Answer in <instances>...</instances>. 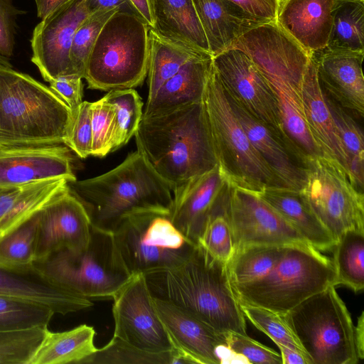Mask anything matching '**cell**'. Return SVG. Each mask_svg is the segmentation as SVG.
I'll list each match as a JSON object with an SVG mask.
<instances>
[{
	"label": "cell",
	"instance_id": "6da1fadb",
	"mask_svg": "<svg viewBox=\"0 0 364 364\" xmlns=\"http://www.w3.org/2000/svg\"><path fill=\"white\" fill-rule=\"evenodd\" d=\"M134 136L173 193L218 165L203 100L142 117Z\"/></svg>",
	"mask_w": 364,
	"mask_h": 364
},
{
	"label": "cell",
	"instance_id": "7a4b0ae2",
	"mask_svg": "<svg viewBox=\"0 0 364 364\" xmlns=\"http://www.w3.org/2000/svg\"><path fill=\"white\" fill-rule=\"evenodd\" d=\"M144 274L153 297L174 304L220 333L247 334L227 263L200 246L183 264Z\"/></svg>",
	"mask_w": 364,
	"mask_h": 364
},
{
	"label": "cell",
	"instance_id": "3957f363",
	"mask_svg": "<svg viewBox=\"0 0 364 364\" xmlns=\"http://www.w3.org/2000/svg\"><path fill=\"white\" fill-rule=\"evenodd\" d=\"M68 186L85 208L92 226L112 233L136 214L170 215L173 202L169 186L138 151L113 169Z\"/></svg>",
	"mask_w": 364,
	"mask_h": 364
},
{
	"label": "cell",
	"instance_id": "277c9868",
	"mask_svg": "<svg viewBox=\"0 0 364 364\" xmlns=\"http://www.w3.org/2000/svg\"><path fill=\"white\" fill-rule=\"evenodd\" d=\"M72 115L49 86L0 64V149L65 145Z\"/></svg>",
	"mask_w": 364,
	"mask_h": 364
},
{
	"label": "cell",
	"instance_id": "5b68a950",
	"mask_svg": "<svg viewBox=\"0 0 364 364\" xmlns=\"http://www.w3.org/2000/svg\"><path fill=\"white\" fill-rule=\"evenodd\" d=\"M33 271L50 284L90 300L112 299L131 277L113 234L94 227L86 245L61 249L35 260Z\"/></svg>",
	"mask_w": 364,
	"mask_h": 364
},
{
	"label": "cell",
	"instance_id": "8992f818",
	"mask_svg": "<svg viewBox=\"0 0 364 364\" xmlns=\"http://www.w3.org/2000/svg\"><path fill=\"white\" fill-rule=\"evenodd\" d=\"M330 286L336 287L332 260L309 244H297L287 246L262 278L232 287L238 301L285 314Z\"/></svg>",
	"mask_w": 364,
	"mask_h": 364
},
{
	"label": "cell",
	"instance_id": "52a82bcc",
	"mask_svg": "<svg viewBox=\"0 0 364 364\" xmlns=\"http://www.w3.org/2000/svg\"><path fill=\"white\" fill-rule=\"evenodd\" d=\"M203 102L218 164L228 184L255 194L267 188L284 187L249 140L213 64Z\"/></svg>",
	"mask_w": 364,
	"mask_h": 364
},
{
	"label": "cell",
	"instance_id": "ba28073f",
	"mask_svg": "<svg viewBox=\"0 0 364 364\" xmlns=\"http://www.w3.org/2000/svg\"><path fill=\"white\" fill-rule=\"evenodd\" d=\"M149 29L135 14L114 13L88 56L84 78L89 88L110 91L141 85L147 75Z\"/></svg>",
	"mask_w": 364,
	"mask_h": 364
},
{
	"label": "cell",
	"instance_id": "9c48e42d",
	"mask_svg": "<svg viewBox=\"0 0 364 364\" xmlns=\"http://www.w3.org/2000/svg\"><path fill=\"white\" fill-rule=\"evenodd\" d=\"M283 315L309 364L359 361L355 326L334 286L311 296Z\"/></svg>",
	"mask_w": 364,
	"mask_h": 364
},
{
	"label": "cell",
	"instance_id": "30bf717a",
	"mask_svg": "<svg viewBox=\"0 0 364 364\" xmlns=\"http://www.w3.org/2000/svg\"><path fill=\"white\" fill-rule=\"evenodd\" d=\"M112 234L131 275L177 267L188 260L197 247L176 228L169 215L159 213L132 215Z\"/></svg>",
	"mask_w": 364,
	"mask_h": 364
},
{
	"label": "cell",
	"instance_id": "8fae6325",
	"mask_svg": "<svg viewBox=\"0 0 364 364\" xmlns=\"http://www.w3.org/2000/svg\"><path fill=\"white\" fill-rule=\"evenodd\" d=\"M311 55L299 47L253 63L274 95L287 144L304 166L309 159L323 156L308 129L302 105V80Z\"/></svg>",
	"mask_w": 364,
	"mask_h": 364
},
{
	"label": "cell",
	"instance_id": "7c38bea8",
	"mask_svg": "<svg viewBox=\"0 0 364 364\" xmlns=\"http://www.w3.org/2000/svg\"><path fill=\"white\" fill-rule=\"evenodd\" d=\"M306 184L300 192L335 240L346 231L364 230V196L346 171L324 156L305 163Z\"/></svg>",
	"mask_w": 364,
	"mask_h": 364
},
{
	"label": "cell",
	"instance_id": "4fadbf2b",
	"mask_svg": "<svg viewBox=\"0 0 364 364\" xmlns=\"http://www.w3.org/2000/svg\"><path fill=\"white\" fill-rule=\"evenodd\" d=\"M112 299L113 337L145 353L173 352L171 338L156 311L143 273L132 274Z\"/></svg>",
	"mask_w": 364,
	"mask_h": 364
},
{
	"label": "cell",
	"instance_id": "5bb4252c",
	"mask_svg": "<svg viewBox=\"0 0 364 364\" xmlns=\"http://www.w3.org/2000/svg\"><path fill=\"white\" fill-rule=\"evenodd\" d=\"M213 65L227 95L288 146L274 95L251 59L230 48L213 56Z\"/></svg>",
	"mask_w": 364,
	"mask_h": 364
},
{
	"label": "cell",
	"instance_id": "9a60e30c",
	"mask_svg": "<svg viewBox=\"0 0 364 364\" xmlns=\"http://www.w3.org/2000/svg\"><path fill=\"white\" fill-rule=\"evenodd\" d=\"M226 215L235 250L248 245L308 244L289 223L257 194L229 186Z\"/></svg>",
	"mask_w": 364,
	"mask_h": 364
},
{
	"label": "cell",
	"instance_id": "2e32d148",
	"mask_svg": "<svg viewBox=\"0 0 364 364\" xmlns=\"http://www.w3.org/2000/svg\"><path fill=\"white\" fill-rule=\"evenodd\" d=\"M90 14L86 0H70L35 27L31 40V61L45 81L74 75L69 56L72 41L79 26Z\"/></svg>",
	"mask_w": 364,
	"mask_h": 364
},
{
	"label": "cell",
	"instance_id": "e0dca14e",
	"mask_svg": "<svg viewBox=\"0 0 364 364\" xmlns=\"http://www.w3.org/2000/svg\"><path fill=\"white\" fill-rule=\"evenodd\" d=\"M36 260L64 248L86 245L92 224L81 201L68 184L38 210Z\"/></svg>",
	"mask_w": 364,
	"mask_h": 364
},
{
	"label": "cell",
	"instance_id": "ac0fdd59",
	"mask_svg": "<svg viewBox=\"0 0 364 364\" xmlns=\"http://www.w3.org/2000/svg\"><path fill=\"white\" fill-rule=\"evenodd\" d=\"M152 301L171 338L177 363H222L226 334L168 301L153 296Z\"/></svg>",
	"mask_w": 364,
	"mask_h": 364
},
{
	"label": "cell",
	"instance_id": "d6986e66",
	"mask_svg": "<svg viewBox=\"0 0 364 364\" xmlns=\"http://www.w3.org/2000/svg\"><path fill=\"white\" fill-rule=\"evenodd\" d=\"M228 194L229 185L218 165L173 193L170 219L186 238L197 245L209 218L226 213Z\"/></svg>",
	"mask_w": 364,
	"mask_h": 364
},
{
	"label": "cell",
	"instance_id": "ffe728a7",
	"mask_svg": "<svg viewBox=\"0 0 364 364\" xmlns=\"http://www.w3.org/2000/svg\"><path fill=\"white\" fill-rule=\"evenodd\" d=\"M65 178L75 181L73 157L65 145L0 149V189Z\"/></svg>",
	"mask_w": 364,
	"mask_h": 364
},
{
	"label": "cell",
	"instance_id": "44dd1931",
	"mask_svg": "<svg viewBox=\"0 0 364 364\" xmlns=\"http://www.w3.org/2000/svg\"><path fill=\"white\" fill-rule=\"evenodd\" d=\"M323 92L338 105L361 118L364 115V52L332 51L312 53Z\"/></svg>",
	"mask_w": 364,
	"mask_h": 364
},
{
	"label": "cell",
	"instance_id": "7402d4cb",
	"mask_svg": "<svg viewBox=\"0 0 364 364\" xmlns=\"http://www.w3.org/2000/svg\"><path fill=\"white\" fill-rule=\"evenodd\" d=\"M225 95L249 140L271 171L285 188L301 191L306 181L302 162L278 135Z\"/></svg>",
	"mask_w": 364,
	"mask_h": 364
},
{
	"label": "cell",
	"instance_id": "603a6c76",
	"mask_svg": "<svg viewBox=\"0 0 364 364\" xmlns=\"http://www.w3.org/2000/svg\"><path fill=\"white\" fill-rule=\"evenodd\" d=\"M335 0H281L275 22L306 51L326 48Z\"/></svg>",
	"mask_w": 364,
	"mask_h": 364
},
{
	"label": "cell",
	"instance_id": "cb8c5ba5",
	"mask_svg": "<svg viewBox=\"0 0 364 364\" xmlns=\"http://www.w3.org/2000/svg\"><path fill=\"white\" fill-rule=\"evenodd\" d=\"M301 95L305 121L314 141L324 156L338 163L350 176L347 156L320 85L313 54L304 74Z\"/></svg>",
	"mask_w": 364,
	"mask_h": 364
},
{
	"label": "cell",
	"instance_id": "d4e9b609",
	"mask_svg": "<svg viewBox=\"0 0 364 364\" xmlns=\"http://www.w3.org/2000/svg\"><path fill=\"white\" fill-rule=\"evenodd\" d=\"M212 56L230 49L243 33L267 23L230 0H192Z\"/></svg>",
	"mask_w": 364,
	"mask_h": 364
},
{
	"label": "cell",
	"instance_id": "484cf974",
	"mask_svg": "<svg viewBox=\"0 0 364 364\" xmlns=\"http://www.w3.org/2000/svg\"><path fill=\"white\" fill-rule=\"evenodd\" d=\"M212 64V55L205 53L183 65L146 101L142 117L202 101Z\"/></svg>",
	"mask_w": 364,
	"mask_h": 364
},
{
	"label": "cell",
	"instance_id": "4316f807",
	"mask_svg": "<svg viewBox=\"0 0 364 364\" xmlns=\"http://www.w3.org/2000/svg\"><path fill=\"white\" fill-rule=\"evenodd\" d=\"M272 207L317 250H333L336 240L314 213L299 191L270 187L257 194Z\"/></svg>",
	"mask_w": 364,
	"mask_h": 364
},
{
	"label": "cell",
	"instance_id": "83f0119b",
	"mask_svg": "<svg viewBox=\"0 0 364 364\" xmlns=\"http://www.w3.org/2000/svg\"><path fill=\"white\" fill-rule=\"evenodd\" d=\"M0 294L33 301L65 315L90 308L91 300L43 280L34 272H19L0 267Z\"/></svg>",
	"mask_w": 364,
	"mask_h": 364
},
{
	"label": "cell",
	"instance_id": "f1b7e54d",
	"mask_svg": "<svg viewBox=\"0 0 364 364\" xmlns=\"http://www.w3.org/2000/svg\"><path fill=\"white\" fill-rule=\"evenodd\" d=\"M158 34L196 50L210 53L192 0H153Z\"/></svg>",
	"mask_w": 364,
	"mask_h": 364
},
{
	"label": "cell",
	"instance_id": "f546056e",
	"mask_svg": "<svg viewBox=\"0 0 364 364\" xmlns=\"http://www.w3.org/2000/svg\"><path fill=\"white\" fill-rule=\"evenodd\" d=\"M68 183L53 178L0 189V237L37 213Z\"/></svg>",
	"mask_w": 364,
	"mask_h": 364
},
{
	"label": "cell",
	"instance_id": "4dcf8cb0",
	"mask_svg": "<svg viewBox=\"0 0 364 364\" xmlns=\"http://www.w3.org/2000/svg\"><path fill=\"white\" fill-rule=\"evenodd\" d=\"M205 53H208L160 36L149 28L147 68L149 91L146 101L151 100L160 87L183 65Z\"/></svg>",
	"mask_w": 364,
	"mask_h": 364
},
{
	"label": "cell",
	"instance_id": "1f68e13d",
	"mask_svg": "<svg viewBox=\"0 0 364 364\" xmlns=\"http://www.w3.org/2000/svg\"><path fill=\"white\" fill-rule=\"evenodd\" d=\"M93 327L80 325L71 330L48 331L31 364L79 363L97 350Z\"/></svg>",
	"mask_w": 364,
	"mask_h": 364
},
{
	"label": "cell",
	"instance_id": "d6a6232c",
	"mask_svg": "<svg viewBox=\"0 0 364 364\" xmlns=\"http://www.w3.org/2000/svg\"><path fill=\"white\" fill-rule=\"evenodd\" d=\"M332 24L325 49L364 52V1L335 0Z\"/></svg>",
	"mask_w": 364,
	"mask_h": 364
},
{
	"label": "cell",
	"instance_id": "836d02e7",
	"mask_svg": "<svg viewBox=\"0 0 364 364\" xmlns=\"http://www.w3.org/2000/svg\"><path fill=\"white\" fill-rule=\"evenodd\" d=\"M332 263L336 272V287L343 285L358 292L364 288V230L343 232L333 248Z\"/></svg>",
	"mask_w": 364,
	"mask_h": 364
},
{
	"label": "cell",
	"instance_id": "e575fe53",
	"mask_svg": "<svg viewBox=\"0 0 364 364\" xmlns=\"http://www.w3.org/2000/svg\"><path fill=\"white\" fill-rule=\"evenodd\" d=\"M287 246L248 245L235 250L227 262L232 285H241L267 275L282 257Z\"/></svg>",
	"mask_w": 364,
	"mask_h": 364
},
{
	"label": "cell",
	"instance_id": "d590c367",
	"mask_svg": "<svg viewBox=\"0 0 364 364\" xmlns=\"http://www.w3.org/2000/svg\"><path fill=\"white\" fill-rule=\"evenodd\" d=\"M38 213L0 237V267L23 273L33 272Z\"/></svg>",
	"mask_w": 364,
	"mask_h": 364
},
{
	"label": "cell",
	"instance_id": "8d00e7d4",
	"mask_svg": "<svg viewBox=\"0 0 364 364\" xmlns=\"http://www.w3.org/2000/svg\"><path fill=\"white\" fill-rule=\"evenodd\" d=\"M323 94L347 156L351 181L363 192L364 140L362 129L350 112L338 105L324 92Z\"/></svg>",
	"mask_w": 364,
	"mask_h": 364
},
{
	"label": "cell",
	"instance_id": "74e56055",
	"mask_svg": "<svg viewBox=\"0 0 364 364\" xmlns=\"http://www.w3.org/2000/svg\"><path fill=\"white\" fill-rule=\"evenodd\" d=\"M55 312L26 299L0 294V331L48 326Z\"/></svg>",
	"mask_w": 364,
	"mask_h": 364
},
{
	"label": "cell",
	"instance_id": "f35d334b",
	"mask_svg": "<svg viewBox=\"0 0 364 364\" xmlns=\"http://www.w3.org/2000/svg\"><path fill=\"white\" fill-rule=\"evenodd\" d=\"M104 97L114 106L116 112L115 151L134 136L142 119L143 102L133 88L110 90Z\"/></svg>",
	"mask_w": 364,
	"mask_h": 364
},
{
	"label": "cell",
	"instance_id": "ab89813d",
	"mask_svg": "<svg viewBox=\"0 0 364 364\" xmlns=\"http://www.w3.org/2000/svg\"><path fill=\"white\" fill-rule=\"evenodd\" d=\"M48 326L0 331V363L31 364Z\"/></svg>",
	"mask_w": 364,
	"mask_h": 364
},
{
	"label": "cell",
	"instance_id": "60d3db41",
	"mask_svg": "<svg viewBox=\"0 0 364 364\" xmlns=\"http://www.w3.org/2000/svg\"><path fill=\"white\" fill-rule=\"evenodd\" d=\"M117 9L100 10L90 14L79 26L72 41L70 60L73 75L84 78L86 63L97 36Z\"/></svg>",
	"mask_w": 364,
	"mask_h": 364
},
{
	"label": "cell",
	"instance_id": "b9f144b4",
	"mask_svg": "<svg viewBox=\"0 0 364 364\" xmlns=\"http://www.w3.org/2000/svg\"><path fill=\"white\" fill-rule=\"evenodd\" d=\"M82 363H112V364H174L176 360L172 353L151 354L141 351L112 337L103 348L96 350L90 356L81 361Z\"/></svg>",
	"mask_w": 364,
	"mask_h": 364
},
{
	"label": "cell",
	"instance_id": "7bdbcfd3",
	"mask_svg": "<svg viewBox=\"0 0 364 364\" xmlns=\"http://www.w3.org/2000/svg\"><path fill=\"white\" fill-rule=\"evenodd\" d=\"M238 301L245 317L256 328L267 335L276 344L284 345L305 355L283 314L263 307Z\"/></svg>",
	"mask_w": 364,
	"mask_h": 364
},
{
	"label": "cell",
	"instance_id": "ee69618b",
	"mask_svg": "<svg viewBox=\"0 0 364 364\" xmlns=\"http://www.w3.org/2000/svg\"><path fill=\"white\" fill-rule=\"evenodd\" d=\"M92 133V155L103 157L114 151L116 134V112L105 98L91 102Z\"/></svg>",
	"mask_w": 364,
	"mask_h": 364
},
{
	"label": "cell",
	"instance_id": "f6af8a7d",
	"mask_svg": "<svg viewBox=\"0 0 364 364\" xmlns=\"http://www.w3.org/2000/svg\"><path fill=\"white\" fill-rule=\"evenodd\" d=\"M215 259L228 262L235 252L232 230L226 213L214 215L206 223L197 242Z\"/></svg>",
	"mask_w": 364,
	"mask_h": 364
},
{
	"label": "cell",
	"instance_id": "bcb514c9",
	"mask_svg": "<svg viewBox=\"0 0 364 364\" xmlns=\"http://www.w3.org/2000/svg\"><path fill=\"white\" fill-rule=\"evenodd\" d=\"M91 102H82L72 112V120L65 146L80 158L92 155V133L91 126Z\"/></svg>",
	"mask_w": 364,
	"mask_h": 364
},
{
	"label": "cell",
	"instance_id": "7dc6e473",
	"mask_svg": "<svg viewBox=\"0 0 364 364\" xmlns=\"http://www.w3.org/2000/svg\"><path fill=\"white\" fill-rule=\"evenodd\" d=\"M227 347L232 353L244 358L247 363L282 364V356L274 350L253 340L247 334H226Z\"/></svg>",
	"mask_w": 364,
	"mask_h": 364
},
{
	"label": "cell",
	"instance_id": "c3c4849f",
	"mask_svg": "<svg viewBox=\"0 0 364 364\" xmlns=\"http://www.w3.org/2000/svg\"><path fill=\"white\" fill-rule=\"evenodd\" d=\"M21 13L11 0H0V56L7 60L13 55L16 19Z\"/></svg>",
	"mask_w": 364,
	"mask_h": 364
},
{
	"label": "cell",
	"instance_id": "681fc988",
	"mask_svg": "<svg viewBox=\"0 0 364 364\" xmlns=\"http://www.w3.org/2000/svg\"><path fill=\"white\" fill-rule=\"evenodd\" d=\"M82 78L61 76L49 82V87L74 111L82 102Z\"/></svg>",
	"mask_w": 364,
	"mask_h": 364
},
{
	"label": "cell",
	"instance_id": "f907efd6",
	"mask_svg": "<svg viewBox=\"0 0 364 364\" xmlns=\"http://www.w3.org/2000/svg\"><path fill=\"white\" fill-rule=\"evenodd\" d=\"M250 15L267 22L275 21L281 0H230Z\"/></svg>",
	"mask_w": 364,
	"mask_h": 364
},
{
	"label": "cell",
	"instance_id": "816d5d0a",
	"mask_svg": "<svg viewBox=\"0 0 364 364\" xmlns=\"http://www.w3.org/2000/svg\"><path fill=\"white\" fill-rule=\"evenodd\" d=\"M86 4L90 14L100 10L117 9L139 16L129 0H86Z\"/></svg>",
	"mask_w": 364,
	"mask_h": 364
},
{
	"label": "cell",
	"instance_id": "f5cc1de1",
	"mask_svg": "<svg viewBox=\"0 0 364 364\" xmlns=\"http://www.w3.org/2000/svg\"><path fill=\"white\" fill-rule=\"evenodd\" d=\"M138 15L149 28L154 25L153 0H129Z\"/></svg>",
	"mask_w": 364,
	"mask_h": 364
},
{
	"label": "cell",
	"instance_id": "db71d44e",
	"mask_svg": "<svg viewBox=\"0 0 364 364\" xmlns=\"http://www.w3.org/2000/svg\"><path fill=\"white\" fill-rule=\"evenodd\" d=\"M280 350L282 364H309L306 355L298 350L277 343Z\"/></svg>",
	"mask_w": 364,
	"mask_h": 364
},
{
	"label": "cell",
	"instance_id": "11a10c76",
	"mask_svg": "<svg viewBox=\"0 0 364 364\" xmlns=\"http://www.w3.org/2000/svg\"><path fill=\"white\" fill-rule=\"evenodd\" d=\"M354 338L359 359L364 358V314L358 317L357 325L354 328Z\"/></svg>",
	"mask_w": 364,
	"mask_h": 364
},
{
	"label": "cell",
	"instance_id": "9f6ffc18",
	"mask_svg": "<svg viewBox=\"0 0 364 364\" xmlns=\"http://www.w3.org/2000/svg\"><path fill=\"white\" fill-rule=\"evenodd\" d=\"M70 0H35L37 15L43 19L50 13Z\"/></svg>",
	"mask_w": 364,
	"mask_h": 364
},
{
	"label": "cell",
	"instance_id": "6f0895ef",
	"mask_svg": "<svg viewBox=\"0 0 364 364\" xmlns=\"http://www.w3.org/2000/svg\"><path fill=\"white\" fill-rule=\"evenodd\" d=\"M0 64H2L6 66L11 67V64L9 63L8 60L1 56H0Z\"/></svg>",
	"mask_w": 364,
	"mask_h": 364
},
{
	"label": "cell",
	"instance_id": "680465c9",
	"mask_svg": "<svg viewBox=\"0 0 364 364\" xmlns=\"http://www.w3.org/2000/svg\"><path fill=\"white\" fill-rule=\"evenodd\" d=\"M363 1H364V0H363Z\"/></svg>",
	"mask_w": 364,
	"mask_h": 364
}]
</instances>
